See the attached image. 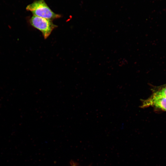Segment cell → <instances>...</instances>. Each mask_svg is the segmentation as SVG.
<instances>
[{"label":"cell","mask_w":166,"mask_h":166,"mask_svg":"<svg viewBox=\"0 0 166 166\" xmlns=\"http://www.w3.org/2000/svg\"><path fill=\"white\" fill-rule=\"evenodd\" d=\"M26 10L32 12L34 15L50 20L60 18L61 15L53 12L44 0H38L28 5Z\"/></svg>","instance_id":"obj_1"},{"label":"cell","mask_w":166,"mask_h":166,"mask_svg":"<svg viewBox=\"0 0 166 166\" xmlns=\"http://www.w3.org/2000/svg\"><path fill=\"white\" fill-rule=\"evenodd\" d=\"M30 22L33 26L41 32L45 39H46L57 27L51 20L34 15L30 18Z\"/></svg>","instance_id":"obj_2"},{"label":"cell","mask_w":166,"mask_h":166,"mask_svg":"<svg viewBox=\"0 0 166 166\" xmlns=\"http://www.w3.org/2000/svg\"><path fill=\"white\" fill-rule=\"evenodd\" d=\"M153 94L158 96H163L166 97V87L157 91Z\"/></svg>","instance_id":"obj_4"},{"label":"cell","mask_w":166,"mask_h":166,"mask_svg":"<svg viewBox=\"0 0 166 166\" xmlns=\"http://www.w3.org/2000/svg\"><path fill=\"white\" fill-rule=\"evenodd\" d=\"M73 166H76V165H74V164Z\"/></svg>","instance_id":"obj_5"},{"label":"cell","mask_w":166,"mask_h":166,"mask_svg":"<svg viewBox=\"0 0 166 166\" xmlns=\"http://www.w3.org/2000/svg\"><path fill=\"white\" fill-rule=\"evenodd\" d=\"M153 106L166 111V97L153 94L147 99L142 100L140 108Z\"/></svg>","instance_id":"obj_3"}]
</instances>
